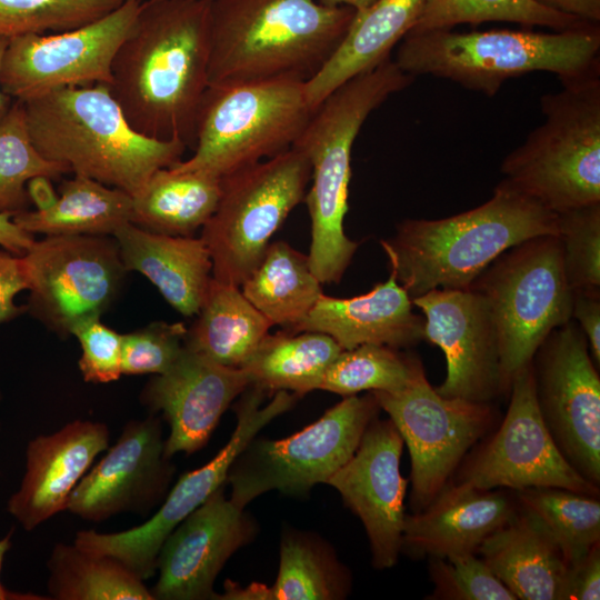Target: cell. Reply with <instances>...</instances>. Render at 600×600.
Instances as JSON below:
<instances>
[{
    "label": "cell",
    "mask_w": 600,
    "mask_h": 600,
    "mask_svg": "<svg viewBox=\"0 0 600 600\" xmlns=\"http://www.w3.org/2000/svg\"><path fill=\"white\" fill-rule=\"evenodd\" d=\"M507 413L494 434L469 458L457 481L484 489L557 487L598 496L560 452L538 409L531 362L512 379Z\"/></svg>",
    "instance_id": "obj_17"
},
{
    "label": "cell",
    "mask_w": 600,
    "mask_h": 600,
    "mask_svg": "<svg viewBox=\"0 0 600 600\" xmlns=\"http://www.w3.org/2000/svg\"><path fill=\"white\" fill-rule=\"evenodd\" d=\"M224 589V593L218 594L217 599L271 600L270 587L260 583H252L246 588H242L236 586L231 581H227Z\"/></svg>",
    "instance_id": "obj_51"
},
{
    "label": "cell",
    "mask_w": 600,
    "mask_h": 600,
    "mask_svg": "<svg viewBox=\"0 0 600 600\" xmlns=\"http://www.w3.org/2000/svg\"><path fill=\"white\" fill-rule=\"evenodd\" d=\"M518 503L536 513L559 543L569 566L600 544V501L591 496L557 487L516 491Z\"/></svg>",
    "instance_id": "obj_37"
},
{
    "label": "cell",
    "mask_w": 600,
    "mask_h": 600,
    "mask_svg": "<svg viewBox=\"0 0 600 600\" xmlns=\"http://www.w3.org/2000/svg\"><path fill=\"white\" fill-rule=\"evenodd\" d=\"M411 300L423 313L424 340L446 357L447 376L437 392L482 403L506 394L498 332L484 296L473 288H438Z\"/></svg>",
    "instance_id": "obj_18"
},
{
    "label": "cell",
    "mask_w": 600,
    "mask_h": 600,
    "mask_svg": "<svg viewBox=\"0 0 600 600\" xmlns=\"http://www.w3.org/2000/svg\"><path fill=\"white\" fill-rule=\"evenodd\" d=\"M557 230L572 290L600 289V202L557 213Z\"/></svg>",
    "instance_id": "obj_41"
},
{
    "label": "cell",
    "mask_w": 600,
    "mask_h": 600,
    "mask_svg": "<svg viewBox=\"0 0 600 600\" xmlns=\"http://www.w3.org/2000/svg\"><path fill=\"white\" fill-rule=\"evenodd\" d=\"M403 444L392 421L376 417L353 456L327 482L361 520L379 570L392 568L401 552L408 486L400 471Z\"/></svg>",
    "instance_id": "obj_20"
},
{
    "label": "cell",
    "mask_w": 600,
    "mask_h": 600,
    "mask_svg": "<svg viewBox=\"0 0 600 600\" xmlns=\"http://www.w3.org/2000/svg\"><path fill=\"white\" fill-rule=\"evenodd\" d=\"M13 529H11L3 538L0 539V573L2 563L7 552L12 546ZM49 599L48 597H40L33 593L16 592L7 589L0 579V600H40Z\"/></svg>",
    "instance_id": "obj_52"
},
{
    "label": "cell",
    "mask_w": 600,
    "mask_h": 600,
    "mask_svg": "<svg viewBox=\"0 0 600 600\" xmlns=\"http://www.w3.org/2000/svg\"><path fill=\"white\" fill-rule=\"evenodd\" d=\"M0 401H1V394H0ZM0 428H1V423H0ZM0 473H1V470H0Z\"/></svg>",
    "instance_id": "obj_55"
},
{
    "label": "cell",
    "mask_w": 600,
    "mask_h": 600,
    "mask_svg": "<svg viewBox=\"0 0 600 600\" xmlns=\"http://www.w3.org/2000/svg\"><path fill=\"white\" fill-rule=\"evenodd\" d=\"M22 102L42 157L132 198L157 170L182 160L187 149L180 140L137 132L104 83L64 87Z\"/></svg>",
    "instance_id": "obj_3"
},
{
    "label": "cell",
    "mask_w": 600,
    "mask_h": 600,
    "mask_svg": "<svg viewBox=\"0 0 600 600\" xmlns=\"http://www.w3.org/2000/svg\"><path fill=\"white\" fill-rule=\"evenodd\" d=\"M521 600H563L569 563L544 522L519 504L477 552Z\"/></svg>",
    "instance_id": "obj_26"
},
{
    "label": "cell",
    "mask_w": 600,
    "mask_h": 600,
    "mask_svg": "<svg viewBox=\"0 0 600 600\" xmlns=\"http://www.w3.org/2000/svg\"><path fill=\"white\" fill-rule=\"evenodd\" d=\"M71 172L40 154L29 136L23 102L16 100L0 120V213L28 210L27 183L34 177L56 179Z\"/></svg>",
    "instance_id": "obj_39"
},
{
    "label": "cell",
    "mask_w": 600,
    "mask_h": 600,
    "mask_svg": "<svg viewBox=\"0 0 600 600\" xmlns=\"http://www.w3.org/2000/svg\"><path fill=\"white\" fill-rule=\"evenodd\" d=\"M142 0H123L110 13L73 30L9 39L0 87L27 101L49 91L111 82L113 58L130 33Z\"/></svg>",
    "instance_id": "obj_16"
},
{
    "label": "cell",
    "mask_w": 600,
    "mask_h": 600,
    "mask_svg": "<svg viewBox=\"0 0 600 600\" xmlns=\"http://www.w3.org/2000/svg\"><path fill=\"white\" fill-rule=\"evenodd\" d=\"M412 307L408 292L390 271L387 281L364 294H322L310 313L288 330L328 334L342 350L367 343L404 350L424 340V317L416 314Z\"/></svg>",
    "instance_id": "obj_25"
},
{
    "label": "cell",
    "mask_w": 600,
    "mask_h": 600,
    "mask_svg": "<svg viewBox=\"0 0 600 600\" xmlns=\"http://www.w3.org/2000/svg\"><path fill=\"white\" fill-rule=\"evenodd\" d=\"M470 288L482 293L490 306L503 387L509 393L516 373L531 362L547 336L572 319L573 290L558 237L538 236L512 247Z\"/></svg>",
    "instance_id": "obj_9"
},
{
    "label": "cell",
    "mask_w": 600,
    "mask_h": 600,
    "mask_svg": "<svg viewBox=\"0 0 600 600\" xmlns=\"http://www.w3.org/2000/svg\"><path fill=\"white\" fill-rule=\"evenodd\" d=\"M108 448V427L90 420H74L53 433L37 436L27 446L26 471L8 500L9 513L31 531L66 510L76 486Z\"/></svg>",
    "instance_id": "obj_23"
},
{
    "label": "cell",
    "mask_w": 600,
    "mask_h": 600,
    "mask_svg": "<svg viewBox=\"0 0 600 600\" xmlns=\"http://www.w3.org/2000/svg\"><path fill=\"white\" fill-rule=\"evenodd\" d=\"M27 192L30 202L36 206V210H47L58 200L59 196L54 191L50 178L34 177L27 183Z\"/></svg>",
    "instance_id": "obj_50"
},
{
    "label": "cell",
    "mask_w": 600,
    "mask_h": 600,
    "mask_svg": "<svg viewBox=\"0 0 600 600\" xmlns=\"http://www.w3.org/2000/svg\"><path fill=\"white\" fill-rule=\"evenodd\" d=\"M354 13L319 0H210L209 84L308 81L337 50Z\"/></svg>",
    "instance_id": "obj_4"
},
{
    "label": "cell",
    "mask_w": 600,
    "mask_h": 600,
    "mask_svg": "<svg viewBox=\"0 0 600 600\" xmlns=\"http://www.w3.org/2000/svg\"><path fill=\"white\" fill-rule=\"evenodd\" d=\"M123 0H0V37L63 32L93 22Z\"/></svg>",
    "instance_id": "obj_40"
},
{
    "label": "cell",
    "mask_w": 600,
    "mask_h": 600,
    "mask_svg": "<svg viewBox=\"0 0 600 600\" xmlns=\"http://www.w3.org/2000/svg\"><path fill=\"white\" fill-rule=\"evenodd\" d=\"M28 290L22 258L0 250V324L14 319L27 310L14 302L16 296Z\"/></svg>",
    "instance_id": "obj_45"
},
{
    "label": "cell",
    "mask_w": 600,
    "mask_h": 600,
    "mask_svg": "<svg viewBox=\"0 0 600 600\" xmlns=\"http://www.w3.org/2000/svg\"><path fill=\"white\" fill-rule=\"evenodd\" d=\"M49 599L154 600L143 580L117 559L57 543L47 562Z\"/></svg>",
    "instance_id": "obj_34"
},
{
    "label": "cell",
    "mask_w": 600,
    "mask_h": 600,
    "mask_svg": "<svg viewBox=\"0 0 600 600\" xmlns=\"http://www.w3.org/2000/svg\"><path fill=\"white\" fill-rule=\"evenodd\" d=\"M310 178L308 159L291 147L221 179L219 202L201 232L216 280L242 284L304 199Z\"/></svg>",
    "instance_id": "obj_10"
},
{
    "label": "cell",
    "mask_w": 600,
    "mask_h": 600,
    "mask_svg": "<svg viewBox=\"0 0 600 600\" xmlns=\"http://www.w3.org/2000/svg\"><path fill=\"white\" fill-rule=\"evenodd\" d=\"M342 351L328 334L314 331L268 333L243 369L251 384L267 393L299 396L320 390L326 372Z\"/></svg>",
    "instance_id": "obj_33"
},
{
    "label": "cell",
    "mask_w": 600,
    "mask_h": 600,
    "mask_svg": "<svg viewBox=\"0 0 600 600\" xmlns=\"http://www.w3.org/2000/svg\"><path fill=\"white\" fill-rule=\"evenodd\" d=\"M197 314L184 347L230 368L241 369L272 327L240 287L213 277Z\"/></svg>",
    "instance_id": "obj_29"
},
{
    "label": "cell",
    "mask_w": 600,
    "mask_h": 600,
    "mask_svg": "<svg viewBox=\"0 0 600 600\" xmlns=\"http://www.w3.org/2000/svg\"><path fill=\"white\" fill-rule=\"evenodd\" d=\"M542 420L567 461L600 484V377L588 341L571 319L552 330L531 360Z\"/></svg>",
    "instance_id": "obj_15"
},
{
    "label": "cell",
    "mask_w": 600,
    "mask_h": 600,
    "mask_svg": "<svg viewBox=\"0 0 600 600\" xmlns=\"http://www.w3.org/2000/svg\"><path fill=\"white\" fill-rule=\"evenodd\" d=\"M313 111L300 79L209 84L193 154L171 168L222 179L290 149Z\"/></svg>",
    "instance_id": "obj_8"
},
{
    "label": "cell",
    "mask_w": 600,
    "mask_h": 600,
    "mask_svg": "<svg viewBox=\"0 0 600 600\" xmlns=\"http://www.w3.org/2000/svg\"><path fill=\"white\" fill-rule=\"evenodd\" d=\"M321 3L330 7H349L354 11H360L371 6L377 0H319Z\"/></svg>",
    "instance_id": "obj_53"
},
{
    "label": "cell",
    "mask_w": 600,
    "mask_h": 600,
    "mask_svg": "<svg viewBox=\"0 0 600 600\" xmlns=\"http://www.w3.org/2000/svg\"><path fill=\"white\" fill-rule=\"evenodd\" d=\"M370 392L408 447L413 512L427 507L450 482L467 453L489 433L496 420L492 403L438 393L423 366L403 389Z\"/></svg>",
    "instance_id": "obj_12"
},
{
    "label": "cell",
    "mask_w": 600,
    "mask_h": 600,
    "mask_svg": "<svg viewBox=\"0 0 600 600\" xmlns=\"http://www.w3.org/2000/svg\"><path fill=\"white\" fill-rule=\"evenodd\" d=\"M250 384L243 369L219 364L184 347L166 372L146 384L140 401L168 422L164 453L172 458L204 447L223 412Z\"/></svg>",
    "instance_id": "obj_22"
},
{
    "label": "cell",
    "mask_w": 600,
    "mask_h": 600,
    "mask_svg": "<svg viewBox=\"0 0 600 600\" xmlns=\"http://www.w3.org/2000/svg\"><path fill=\"white\" fill-rule=\"evenodd\" d=\"M71 334L81 347L79 369L86 382L109 383L122 376V334L107 327L99 316L78 321Z\"/></svg>",
    "instance_id": "obj_44"
},
{
    "label": "cell",
    "mask_w": 600,
    "mask_h": 600,
    "mask_svg": "<svg viewBox=\"0 0 600 600\" xmlns=\"http://www.w3.org/2000/svg\"><path fill=\"white\" fill-rule=\"evenodd\" d=\"M571 318L583 332L591 357L600 364V289L573 290Z\"/></svg>",
    "instance_id": "obj_47"
},
{
    "label": "cell",
    "mask_w": 600,
    "mask_h": 600,
    "mask_svg": "<svg viewBox=\"0 0 600 600\" xmlns=\"http://www.w3.org/2000/svg\"><path fill=\"white\" fill-rule=\"evenodd\" d=\"M422 362L417 354L382 344L342 350L328 368L320 390L343 397L361 391L394 392L413 379Z\"/></svg>",
    "instance_id": "obj_38"
},
{
    "label": "cell",
    "mask_w": 600,
    "mask_h": 600,
    "mask_svg": "<svg viewBox=\"0 0 600 600\" xmlns=\"http://www.w3.org/2000/svg\"><path fill=\"white\" fill-rule=\"evenodd\" d=\"M267 392L250 384L236 406L237 424L227 444L204 466L183 473L168 491L163 503L144 523L131 529L102 533L78 531L73 543L98 554L110 556L141 580L150 579L157 570L160 548L172 530L224 484L234 459L276 417L290 410L297 394L278 391L262 406Z\"/></svg>",
    "instance_id": "obj_13"
},
{
    "label": "cell",
    "mask_w": 600,
    "mask_h": 600,
    "mask_svg": "<svg viewBox=\"0 0 600 600\" xmlns=\"http://www.w3.org/2000/svg\"><path fill=\"white\" fill-rule=\"evenodd\" d=\"M518 511L504 489L484 490L450 481L427 507L406 514L401 551L429 558L477 553Z\"/></svg>",
    "instance_id": "obj_24"
},
{
    "label": "cell",
    "mask_w": 600,
    "mask_h": 600,
    "mask_svg": "<svg viewBox=\"0 0 600 600\" xmlns=\"http://www.w3.org/2000/svg\"><path fill=\"white\" fill-rule=\"evenodd\" d=\"M424 0H377L356 11L337 50L308 81L306 91L313 110L338 87L374 68L411 30Z\"/></svg>",
    "instance_id": "obj_28"
},
{
    "label": "cell",
    "mask_w": 600,
    "mask_h": 600,
    "mask_svg": "<svg viewBox=\"0 0 600 600\" xmlns=\"http://www.w3.org/2000/svg\"><path fill=\"white\" fill-rule=\"evenodd\" d=\"M188 328L182 322L154 321L122 334V374H161L179 358Z\"/></svg>",
    "instance_id": "obj_43"
},
{
    "label": "cell",
    "mask_w": 600,
    "mask_h": 600,
    "mask_svg": "<svg viewBox=\"0 0 600 600\" xmlns=\"http://www.w3.org/2000/svg\"><path fill=\"white\" fill-rule=\"evenodd\" d=\"M164 453L161 420H131L73 489L66 510L100 522L118 513L148 516L164 499L174 466Z\"/></svg>",
    "instance_id": "obj_19"
},
{
    "label": "cell",
    "mask_w": 600,
    "mask_h": 600,
    "mask_svg": "<svg viewBox=\"0 0 600 600\" xmlns=\"http://www.w3.org/2000/svg\"><path fill=\"white\" fill-rule=\"evenodd\" d=\"M254 533L253 520L227 499L221 486L162 543L159 578L150 589L154 600L217 599L213 584L219 572Z\"/></svg>",
    "instance_id": "obj_21"
},
{
    "label": "cell",
    "mask_w": 600,
    "mask_h": 600,
    "mask_svg": "<svg viewBox=\"0 0 600 600\" xmlns=\"http://www.w3.org/2000/svg\"><path fill=\"white\" fill-rule=\"evenodd\" d=\"M413 77L391 57L333 90L313 111L292 147L311 166L306 202L311 219L310 268L322 283H338L358 243L344 233L352 146L369 114Z\"/></svg>",
    "instance_id": "obj_5"
},
{
    "label": "cell",
    "mask_w": 600,
    "mask_h": 600,
    "mask_svg": "<svg viewBox=\"0 0 600 600\" xmlns=\"http://www.w3.org/2000/svg\"><path fill=\"white\" fill-rule=\"evenodd\" d=\"M490 21L547 27L554 31L596 24L534 0H424L420 14L408 33L450 30L458 24Z\"/></svg>",
    "instance_id": "obj_36"
},
{
    "label": "cell",
    "mask_w": 600,
    "mask_h": 600,
    "mask_svg": "<svg viewBox=\"0 0 600 600\" xmlns=\"http://www.w3.org/2000/svg\"><path fill=\"white\" fill-rule=\"evenodd\" d=\"M30 291L27 310L68 337L80 320L107 311L127 269L113 236H47L21 256Z\"/></svg>",
    "instance_id": "obj_14"
},
{
    "label": "cell",
    "mask_w": 600,
    "mask_h": 600,
    "mask_svg": "<svg viewBox=\"0 0 600 600\" xmlns=\"http://www.w3.org/2000/svg\"><path fill=\"white\" fill-rule=\"evenodd\" d=\"M127 271L143 274L186 317L196 316L212 279V261L201 238L167 236L131 222L114 233Z\"/></svg>",
    "instance_id": "obj_27"
},
{
    "label": "cell",
    "mask_w": 600,
    "mask_h": 600,
    "mask_svg": "<svg viewBox=\"0 0 600 600\" xmlns=\"http://www.w3.org/2000/svg\"><path fill=\"white\" fill-rule=\"evenodd\" d=\"M240 289L272 326L287 329L301 322L323 294L308 256L284 241L269 243Z\"/></svg>",
    "instance_id": "obj_32"
},
{
    "label": "cell",
    "mask_w": 600,
    "mask_h": 600,
    "mask_svg": "<svg viewBox=\"0 0 600 600\" xmlns=\"http://www.w3.org/2000/svg\"><path fill=\"white\" fill-rule=\"evenodd\" d=\"M133 198L123 190L74 174L60 188L57 202L47 210H26L13 221L27 232L46 236L113 233L131 222Z\"/></svg>",
    "instance_id": "obj_31"
},
{
    "label": "cell",
    "mask_w": 600,
    "mask_h": 600,
    "mask_svg": "<svg viewBox=\"0 0 600 600\" xmlns=\"http://www.w3.org/2000/svg\"><path fill=\"white\" fill-rule=\"evenodd\" d=\"M544 122L501 163L509 186L554 213L600 202V70L560 80Z\"/></svg>",
    "instance_id": "obj_7"
},
{
    "label": "cell",
    "mask_w": 600,
    "mask_h": 600,
    "mask_svg": "<svg viewBox=\"0 0 600 600\" xmlns=\"http://www.w3.org/2000/svg\"><path fill=\"white\" fill-rule=\"evenodd\" d=\"M600 30L596 24L541 33L489 30L408 33L399 42L397 66L407 74L449 79L487 96L502 83L533 71L559 80L600 70Z\"/></svg>",
    "instance_id": "obj_6"
},
{
    "label": "cell",
    "mask_w": 600,
    "mask_h": 600,
    "mask_svg": "<svg viewBox=\"0 0 600 600\" xmlns=\"http://www.w3.org/2000/svg\"><path fill=\"white\" fill-rule=\"evenodd\" d=\"M379 410L372 392L348 396L297 433L279 440L253 438L229 469L231 501L244 509L271 490L301 497L327 483L353 456Z\"/></svg>",
    "instance_id": "obj_11"
},
{
    "label": "cell",
    "mask_w": 600,
    "mask_h": 600,
    "mask_svg": "<svg viewBox=\"0 0 600 600\" xmlns=\"http://www.w3.org/2000/svg\"><path fill=\"white\" fill-rule=\"evenodd\" d=\"M33 234L20 228L10 213H0V247L16 254L23 256L34 242Z\"/></svg>",
    "instance_id": "obj_48"
},
{
    "label": "cell",
    "mask_w": 600,
    "mask_h": 600,
    "mask_svg": "<svg viewBox=\"0 0 600 600\" xmlns=\"http://www.w3.org/2000/svg\"><path fill=\"white\" fill-rule=\"evenodd\" d=\"M600 599V544L569 566L563 600Z\"/></svg>",
    "instance_id": "obj_46"
},
{
    "label": "cell",
    "mask_w": 600,
    "mask_h": 600,
    "mask_svg": "<svg viewBox=\"0 0 600 600\" xmlns=\"http://www.w3.org/2000/svg\"><path fill=\"white\" fill-rule=\"evenodd\" d=\"M350 578L331 551L309 534L284 533L271 600H334L346 598Z\"/></svg>",
    "instance_id": "obj_35"
},
{
    "label": "cell",
    "mask_w": 600,
    "mask_h": 600,
    "mask_svg": "<svg viewBox=\"0 0 600 600\" xmlns=\"http://www.w3.org/2000/svg\"><path fill=\"white\" fill-rule=\"evenodd\" d=\"M557 232V213L501 180L481 206L442 219H406L380 243L413 299L438 288L468 289L507 250Z\"/></svg>",
    "instance_id": "obj_2"
},
{
    "label": "cell",
    "mask_w": 600,
    "mask_h": 600,
    "mask_svg": "<svg viewBox=\"0 0 600 600\" xmlns=\"http://www.w3.org/2000/svg\"><path fill=\"white\" fill-rule=\"evenodd\" d=\"M546 7L576 16L591 23L600 21V0H534Z\"/></svg>",
    "instance_id": "obj_49"
},
{
    "label": "cell",
    "mask_w": 600,
    "mask_h": 600,
    "mask_svg": "<svg viewBox=\"0 0 600 600\" xmlns=\"http://www.w3.org/2000/svg\"><path fill=\"white\" fill-rule=\"evenodd\" d=\"M433 600H518L478 553L429 558Z\"/></svg>",
    "instance_id": "obj_42"
},
{
    "label": "cell",
    "mask_w": 600,
    "mask_h": 600,
    "mask_svg": "<svg viewBox=\"0 0 600 600\" xmlns=\"http://www.w3.org/2000/svg\"><path fill=\"white\" fill-rule=\"evenodd\" d=\"M210 0H142L108 84L129 124L158 140L194 146L209 87Z\"/></svg>",
    "instance_id": "obj_1"
},
{
    "label": "cell",
    "mask_w": 600,
    "mask_h": 600,
    "mask_svg": "<svg viewBox=\"0 0 600 600\" xmlns=\"http://www.w3.org/2000/svg\"><path fill=\"white\" fill-rule=\"evenodd\" d=\"M8 42H9L8 38L0 37V66H1L3 53L8 46ZM10 101H11V98L8 94H6L0 87V120L6 116L10 106L12 104Z\"/></svg>",
    "instance_id": "obj_54"
},
{
    "label": "cell",
    "mask_w": 600,
    "mask_h": 600,
    "mask_svg": "<svg viewBox=\"0 0 600 600\" xmlns=\"http://www.w3.org/2000/svg\"><path fill=\"white\" fill-rule=\"evenodd\" d=\"M220 194L221 179L162 168L133 197L131 223L154 233L190 237L210 219Z\"/></svg>",
    "instance_id": "obj_30"
}]
</instances>
